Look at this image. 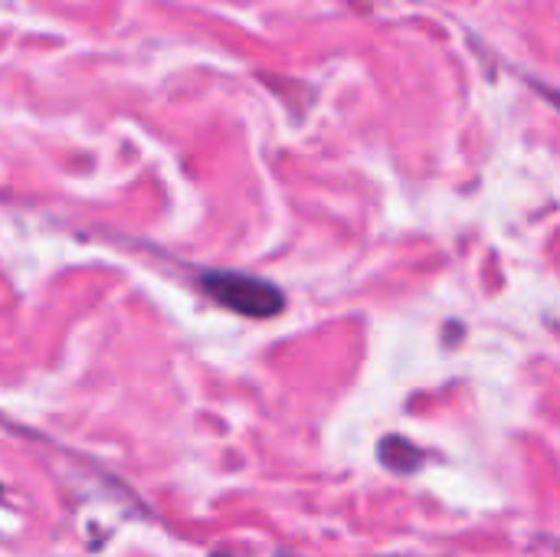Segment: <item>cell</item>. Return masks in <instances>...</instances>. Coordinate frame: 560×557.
<instances>
[{
    "instance_id": "2",
    "label": "cell",
    "mask_w": 560,
    "mask_h": 557,
    "mask_svg": "<svg viewBox=\"0 0 560 557\" xmlns=\"http://www.w3.org/2000/svg\"><path fill=\"white\" fill-rule=\"evenodd\" d=\"M381 463L390 466V469H397V473H413L417 463H420V450L413 443L394 437V440H384L381 443Z\"/></svg>"
},
{
    "instance_id": "3",
    "label": "cell",
    "mask_w": 560,
    "mask_h": 557,
    "mask_svg": "<svg viewBox=\"0 0 560 557\" xmlns=\"http://www.w3.org/2000/svg\"><path fill=\"white\" fill-rule=\"evenodd\" d=\"M548 95L555 98V105H558V108H560V92H548Z\"/></svg>"
},
{
    "instance_id": "1",
    "label": "cell",
    "mask_w": 560,
    "mask_h": 557,
    "mask_svg": "<svg viewBox=\"0 0 560 557\" xmlns=\"http://www.w3.org/2000/svg\"><path fill=\"white\" fill-rule=\"evenodd\" d=\"M203 292L220 302L223 309H233L246 318H272L285 309V295L256 276H243V272H207L200 279Z\"/></svg>"
}]
</instances>
